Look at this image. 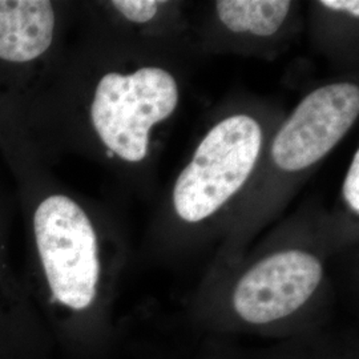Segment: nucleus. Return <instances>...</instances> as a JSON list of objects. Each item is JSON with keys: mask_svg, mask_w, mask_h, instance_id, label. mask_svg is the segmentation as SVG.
Segmentation results:
<instances>
[{"mask_svg": "<svg viewBox=\"0 0 359 359\" xmlns=\"http://www.w3.org/2000/svg\"><path fill=\"white\" fill-rule=\"evenodd\" d=\"M18 185L34 264L55 304L92 306L102 276L99 236L86 208L53 187L36 158L7 164Z\"/></svg>", "mask_w": 359, "mask_h": 359, "instance_id": "nucleus-1", "label": "nucleus"}, {"mask_svg": "<svg viewBox=\"0 0 359 359\" xmlns=\"http://www.w3.org/2000/svg\"><path fill=\"white\" fill-rule=\"evenodd\" d=\"M344 197L353 212L359 213V152H355L351 167L348 169L345 184Z\"/></svg>", "mask_w": 359, "mask_h": 359, "instance_id": "nucleus-9", "label": "nucleus"}, {"mask_svg": "<svg viewBox=\"0 0 359 359\" xmlns=\"http://www.w3.org/2000/svg\"><path fill=\"white\" fill-rule=\"evenodd\" d=\"M359 114V88L351 83L326 86L308 95L277 133L271 156L287 172L310 167L329 154Z\"/></svg>", "mask_w": 359, "mask_h": 359, "instance_id": "nucleus-5", "label": "nucleus"}, {"mask_svg": "<svg viewBox=\"0 0 359 359\" xmlns=\"http://www.w3.org/2000/svg\"><path fill=\"white\" fill-rule=\"evenodd\" d=\"M321 280L318 258L299 250L277 253L258 262L240 280L233 305L246 322L277 321L301 308Z\"/></svg>", "mask_w": 359, "mask_h": 359, "instance_id": "nucleus-6", "label": "nucleus"}, {"mask_svg": "<svg viewBox=\"0 0 359 359\" xmlns=\"http://www.w3.org/2000/svg\"><path fill=\"white\" fill-rule=\"evenodd\" d=\"M60 15L51 0H0V151L29 156L27 123L51 80Z\"/></svg>", "mask_w": 359, "mask_h": 359, "instance_id": "nucleus-2", "label": "nucleus"}, {"mask_svg": "<svg viewBox=\"0 0 359 359\" xmlns=\"http://www.w3.org/2000/svg\"><path fill=\"white\" fill-rule=\"evenodd\" d=\"M177 102L176 80L161 68L128 75L108 71L95 83L87 118L107 157L140 163L148 154L149 130L173 114Z\"/></svg>", "mask_w": 359, "mask_h": 359, "instance_id": "nucleus-3", "label": "nucleus"}, {"mask_svg": "<svg viewBox=\"0 0 359 359\" xmlns=\"http://www.w3.org/2000/svg\"><path fill=\"white\" fill-rule=\"evenodd\" d=\"M4 209V205H3V203L0 201V221H1V218H3V216H1V210Z\"/></svg>", "mask_w": 359, "mask_h": 359, "instance_id": "nucleus-11", "label": "nucleus"}, {"mask_svg": "<svg viewBox=\"0 0 359 359\" xmlns=\"http://www.w3.org/2000/svg\"><path fill=\"white\" fill-rule=\"evenodd\" d=\"M262 133L246 115L222 120L198 145L173 191L180 217L198 222L212 216L245 184L261 151Z\"/></svg>", "mask_w": 359, "mask_h": 359, "instance_id": "nucleus-4", "label": "nucleus"}, {"mask_svg": "<svg viewBox=\"0 0 359 359\" xmlns=\"http://www.w3.org/2000/svg\"><path fill=\"white\" fill-rule=\"evenodd\" d=\"M117 13L132 23H147L157 13L161 1L156 0H114L109 3Z\"/></svg>", "mask_w": 359, "mask_h": 359, "instance_id": "nucleus-8", "label": "nucleus"}, {"mask_svg": "<svg viewBox=\"0 0 359 359\" xmlns=\"http://www.w3.org/2000/svg\"><path fill=\"white\" fill-rule=\"evenodd\" d=\"M221 22L233 32L270 36L283 26L290 10L287 0H219L216 3Z\"/></svg>", "mask_w": 359, "mask_h": 359, "instance_id": "nucleus-7", "label": "nucleus"}, {"mask_svg": "<svg viewBox=\"0 0 359 359\" xmlns=\"http://www.w3.org/2000/svg\"><path fill=\"white\" fill-rule=\"evenodd\" d=\"M321 4L335 11H345L358 18L359 3L357 0H322Z\"/></svg>", "mask_w": 359, "mask_h": 359, "instance_id": "nucleus-10", "label": "nucleus"}]
</instances>
